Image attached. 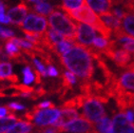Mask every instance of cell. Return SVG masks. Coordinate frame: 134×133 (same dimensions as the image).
I'll use <instances>...</instances> for the list:
<instances>
[{"label": "cell", "instance_id": "ffe728a7", "mask_svg": "<svg viewBox=\"0 0 134 133\" xmlns=\"http://www.w3.org/2000/svg\"><path fill=\"white\" fill-rule=\"evenodd\" d=\"M34 10L35 13H37L40 15L46 16L48 14H49L51 13H52L54 10L53 6H52L49 3L47 2H40L37 4H34Z\"/></svg>", "mask_w": 134, "mask_h": 133}, {"label": "cell", "instance_id": "7c38bea8", "mask_svg": "<svg viewBox=\"0 0 134 133\" xmlns=\"http://www.w3.org/2000/svg\"><path fill=\"white\" fill-rule=\"evenodd\" d=\"M117 90L134 91V69H127V70L117 79Z\"/></svg>", "mask_w": 134, "mask_h": 133}, {"label": "cell", "instance_id": "4fadbf2b", "mask_svg": "<svg viewBox=\"0 0 134 133\" xmlns=\"http://www.w3.org/2000/svg\"><path fill=\"white\" fill-rule=\"evenodd\" d=\"M77 117H79V113L74 108H62V110L60 111L59 118L52 125L53 128H60L65 124H67L68 122L71 121L72 119H75Z\"/></svg>", "mask_w": 134, "mask_h": 133}, {"label": "cell", "instance_id": "7402d4cb", "mask_svg": "<svg viewBox=\"0 0 134 133\" xmlns=\"http://www.w3.org/2000/svg\"><path fill=\"white\" fill-rule=\"evenodd\" d=\"M86 0H63V4L57 8L64 10H77L85 4Z\"/></svg>", "mask_w": 134, "mask_h": 133}, {"label": "cell", "instance_id": "9a60e30c", "mask_svg": "<svg viewBox=\"0 0 134 133\" xmlns=\"http://www.w3.org/2000/svg\"><path fill=\"white\" fill-rule=\"evenodd\" d=\"M99 17L101 18V20L103 21L104 24H105L107 27H108L110 30L113 31V32H115V31H119V30L122 29L121 20L118 19L115 15H113L111 12L101 13Z\"/></svg>", "mask_w": 134, "mask_h": 133}, {"label": "cell", "instance_id": "ac0fdd59", "mask_svg": "<svg viewBox=\"0 0 134 133\" xmlns=\"http://www.w3.org/2000/svg\"><path fill=\"white\" fill-rule=\"evenodd\" d=\"M122 30L126 34L134 37V15L132 13H126L122 19Z\"/></svg>", "mask_w": 134, "mask_h": 133}, {"label": "cell", "instance_id": "d4e9b609", "mask_svg": "<svg viewBox=\"0 0 134 133\" xmlns=\"http://www.w3.org/2000/svg\"><path fill=\"white\" fill-rule=\"evenodd\" d=\"M20 95L21 92L14 87V85L0 88V97H18Z\"/></svg>", "mask_w": 134, "mask_h": 133}, {"label": "cell", "instance_id": "30bf717a", "mask_svg": "<svg viewBox=\"0 0 134 133\" xmlns=\"http://www.w3.org/2000/svg\"><path fill=\"white\" fill-rule=\"evenodd\" d=\"M96 38L95 30L90 25L84 23H77V31H76V43L86 47L92 45L94 39Z\"/></svg>", "mask_w": 134, "mask_h": 133}, {"label": "cell", "instance_id": "836d02e7", "mask_svg": "<svg viewBox=\"0 0 134 133\" xmlns=\"http://www.w3.org/2000/svg\"><path fill=\"white\" fill-rule=\"evenodd\" d=\"M41 73L37 70L36 69H34V77H35V84L39 85V84H41L42 82V79H41Z\"/></svg>", "mask_w": 134, "mask_h": 133}, {"label": "cell", "instance_id": "e575fe53", "mask_svg": "<svg viewBox=\"0 0 134 133\" xmlns=\"http://www.w3.org/2000/svg\"><path fill=\"white\" fill-rule=\"evenodd\" d=\"M0 23L10 24V19H9L8 15H5L4 13H0Z\"/></svg>", "mask_w": 134, "mask_h": 133}, {"label": "cell", "instance_id": "9c48e42d", "mask_svg": "<svg viewBox=\"0 0 134 133\" xmlns=\"http://www.w3.org/2000/svg\"><path fill=\"white\" fill-rule=\"evenodd\" d=\"M110 133H134V125L127 120L125 112L120 111L113 115Z\"/></svg>", "mask_w": 134, "mask_h": 133}, {"label": "cell", "instance_id": "83f0119b", "mask_svg": "<svg viewBox=\"0 0 134 133\" xmlns=\"http://www.w3.org/2000/svg\"><path fill=\"white\" fill-rule=\"evenodd\" d=\"M14 87L17 88L21 93H28V94H31L32 92L35 90L34 87H29L27 85H15L14 84Z\"/></svg>", "mask_w": 134, "mask_h": 133}, {"label": "cell", "instance_id": "5b68a950", "mask_svg": "<svg viewBox=\"0 0 134 133\" xmlns=\"http://www.w3.org/2000/svg\"><path fill=\"white\" fill-rule=\"evenodd\" d=\"M83 116L86 117L93 124L97 123L106 116V110L102 103L92 96H87L83 104Z\"/></svg>", "mask_w": 134, "mask_h": 133}, {"label": "cell", "instance_id": "2e32d148", "mask_svg": "<svg viewBox=\"0 0 134 133\" xmlns=\"http://www.w3.org/2000/svg\"><path fill=\"white\" fill-rule=\"evenodd\" d=\"M34 129V125L31 122L19 120V122L13 124L4 133H31Z\"/></svg>", "mask_w": 134, "mask_h": 133}, {"label": "cell", "instance_id": "44dd1931", "mask_svg": "<svg viewBox=\"0 0 134 133\" xmlns=\"http://www.w3.org/2000/svg\"><path fill=\"white\" fill-rule=\"evenodd\" d=\"M96 130L99 133H110L111 131V120L108 116H105L98 121L95 125Z\"/></svg>", "mask_w": 134, "mask_h": 133}, {"label": "cell", "instance_id": "6da1fadb", "mask_svg": "<svg viewBox=\"0 0 134 133\" xmlns=\"http://www.w3.org/2000/svg\"><path fill=\"white\" fill-rule=\"evenodd\" d=\"M59 60L69 71L82 80H91L94 73V66L92 57L86 46L75 43L71 49L59 57Z\"/></svg>", "mask_w": 134, "mask_h": 133}, {"label": "cell", "instance_id": "3957f363", "mask_svg": "<svg viewBox=\"0 0 134 133\" xmlns=\"http://www.w3.org/2000/svg\"><path fill=\"white\" fill-rule=\"evenodd\" d=\"M49 24L52 29L63 34L69 40L76 43L77 23L73 22L68 14L59 10H53L49 14Z\"/></svg>", "mask_w": 134, "mask_h": 133}, {"label": "cell", "instance_id": "cb8c5ba5", "mask_svg": "<svg viewBox=\"0 0 134 133\" xmlns=\"http://www.w3.org/2000/svg\"><path fill=\"white\" fill-rule=\"evenodd\" d=\"M92 47L94 49H96L100 53L103 54V52L106 51L107 49H108L109 47V41L108 39L105 38L103 36H98L94 39V41L92 43Z\"/></svg>", "mask_w": 134, "mask_h": 133}, {"label": "cell", "instance_id": "8d00e7d4", "mask_svg": "<svg viewBox=\"0 0 134 133\" xmlns=\"http://www.w3.org/2000/svg\"><path fill=\"white\" fill-rule=\"evenodd\" d=\"M132 13V14H133V15H134V8H133V9H132V10H131V13Z\"/></svg>", "mask_w": 134, "mask_h": 133}, {"label": "cell", "instance_id": "d590c367", "mask_svg": "<svg viewBox=\"0 0 134 133\" xmlns=\"http://www.w3.org/2000/svg\"><path fill=\"white\" fill-rule=\"evenodd\" d=\"M22 1H27V2H34L35 3V4H37V3H40V2H43V0H22Z\"/></svg>", "mask_w": 134, "mask_h": 133}, {"label": "cell", "instance_id": "8992f818", "mask_svg": "<svg viewBox=\"0 0 134 133\" xmlns=\"http://www.w3.org/2000/svg\"><path fill=\"white\" fill-rule=\"evenodd\" d=\"M103 54H105L108 58L111 59L114 62L118 68L121 69H126L132 59V55L126 49H122L117 46L114 40L109 41V47L104 51Z\"/></svg>", "mask_w": 134, "mask_h": 133}, {"label": "cell", "instance_id": "e0dca14e", "mask_svg": "<svg viewBox=\"0 0 134 133\" xmlns=\"http://www.w3.org/2000/svg\"><path fill=\"white\" fill-rule=\"evenodd\" d=\"M85 99L86 95L81 93L80 95H77V96L70 98L68 101L64 102V104L61 106V108H74V109L75 108H82Z\"/></svg>", "mask_w": 134, "mask_h": 133}, {"label": "cell", "instance_id": "d6a6232c", "mask_svg": "<svg viewBox=\"0 0 134 133\" xmlns=\"http://www.w3.org/2000/svg\"><path fill=\"white\" fill-rule=\"evenodd\" d=\"M10 113H13V112L7 108V106H6V107H0V118L4 117V116H6V115H9Z\"/></svg>", "mask_w": 134, "mask_h": 133}, {"label": "cell", "instance_id": "4dcf8cb0", "mask_svg": "<svg viewBox=\"0 0 134 133\" xmlns=\"http://www.w3.org/2000/svg\"><path fill=\"white\" fill-rule=\"evenodd\" d=\"M7 108H9V109L12 111V112H14V111H16V110H22L25 108V107L24 106H22L21 104H19V103H10V104H9L8 106H7Z\"/></svg>", "mask_w": 134, "mask_h": 133}, {"label": "cell", "instance_id": "d6986e66", "mask_svg": "<svg viewBox=\"0 0 134 133\" xmlns=\"http://www.w3.org/2000/svg\"><path fill=\"white\" fill-rule=\"evenodd\" d=\"M17 121L19 120H17L14 113H10L8 115V117L6 118H0V133H4Z\"/></svg>", "mask_w": 134, "mask_h": 133}, {"label": "cell", "instance_id": "f546056e", "mask_svg": "<svg viewBox=\"0 0 134 133\" xmlns=\"http://www.w3.org/2000/svg\"><path fill=\"white\" fill-rule=\"evenodd\" d=\"M55 108V105L53 103L49 102V101H46V102H43L41 104H39L37 106H34V109H41V108Z\"/></svg>", "mask_w": 134, "mask_h": 133}, {"label": "cell", "instance_id": "484cf974", "mask_svg": "<svg viewBox=\"0 0 134 133\" xmlns=\"http://www.w3.org/2000/svg\"><path fill=\"white\" fill-rule=\"evenodd\" d=\"M23 74H24V83L26 85L31 84L34 79V75L32 74V72H31V66H29L27 65L23 69Z\"/></svg>", "mask_w": 134, "mask_h": 133}, {"label": "cell", "instance_id": "603a6c76", "mask_svg": "<svg viewBox=\"0 0 134 133\" xmlns=\"http://www.w3.org/2000/svg\"><path fill=\"white\" fill-rule=\"evenodd\" d=\"M13 75V66L9 62L0 63V81L8 80Z\"/></svg>", "mask_w": 134, "mask_h": 133}, {"label": "cell", "instance_id": "1f68e13d", "mask_svg": "<svg viewBox=\"0 0 134 133\" xmlns=\"http://www.w3.org/2000/svg\"><path fill=\"white\" fill-rule=\"evenodd\" d=\"M47 72H48V75H49V76H52V77L58 76V70H57L52 65H49V66H48V70H47Z\"/></svg>", "mask_w": 134, "mask_h": 133}, {"label": "cell", "instance_id": "8fae6325", "mask_svg": "<svg viewBox=\"0 0 134 133\" xmlns=\"http://www.w3.org/2000/svg\"><path fill=\"white\" fill-rule=\"evenodd\" d=\"M28 12L29 7L26 5V3L22 1V3L18 4L14 8L9 10L7 15H8L9 19H10V23L20 27L21 24L23 23L24 19L26 18Z\"/></svg>", "mask_w": 134, "mask_h": 133}, {"label": "cell", "instance_id": "277c9868", "mask_svg": "<svg viewBox=\"0 0 134 133\" xmlns=\"http://www.w3.org/2000/svg\"><path fill=\"white\" fill-rule=\"evenodd\" d=\"M56 128L58 133H99L96 130L95 125H93L92 122H90L83 115L72 119L64 125Z\"/></svg>", "mask_w": 134, "mask_h": 133}, {"label": "cell", "instance_id": "52a82bcc", "mask_svg": "<svg viewBox=\"0 0 134 133\" xmlns=\"http://www.w3.org/2000/svg\"><path fill=\"white\" fill-rule=\"evenodd\" d=\"M20 28L22 31H32V32L44 34L48 30V21L46 17L40 14L30 13L24 19Z\"/></svg>", "mask_w": 134, "mask_h": 133}, {"label": "cell", "instance_id": "4316f807", "mask_svg": "<svg viewBox=\"0 0 134 133\" xmlns=\"http://www.w3.org/2000/svg\"><path fill=\"white\" fill-rule=\"evenodd\" d=\"M13 36H14V32L12 30L4 29V28L1 29V31H0V39L6 41L7 39L10 38V37H13Z\"/></svg>", "mask_w": 134, "mask_h": 133}, {"label": "cell", "instance_id": "f1b7e54d", "mask_svg": "<svg viewBox=\"0 0 134 133\" xmlns=\"http://www.w3.org/2000/svg\"><path fill=\"white\" fill-rule=\"evenodd\" d=\"M45 94H46V90H45L43 87H40V88H37V90H34L31 94V97L30 98H31V100H36V99H39V98L45 96Z\"/></svg>", "mask_w": 134, "mask_h": 133}, {"label": "cell", "instance_id": "7a4b0ae2", "mask_svg": "<svg viewBox=\"0 0 134 133\" xmlns=\"http://www.w3.org/2000/svg\"><path fill=\"white\" fill-rule=\"evenodd\" d=\"M70 18L76 20L77 22H83L92 27L94 30L98 31L103 37L109 39L111 36V30L107 27L101 18L96 14L93 10L88 4H84L81 8L77 10H64Z\"/></svg>", "mask_w": 134, "mask_h": 133}, {"label": "cell", "instance_id": "ba28073f", "mask_svg": "<svg viewBox=\"0 0 134 133\" xmlns=\"http://www.w3.org/2000/svg\"><path fill=\"white\" fill-rule=\"evenodd\" d=\"M34 124L37 126H47L55 123L60 116V110L56 108H44V109H35Z\"/></svg>", "mask_w": 134, "mask_h": 133}, {"label": "cell", "instance_id": "5bb4252c", "mask_svg": "<svg viewBox=\"0 0 134 133\" xmlns=\"http://www.w3.org/2000/svg\"><path fill=\"white\" fill-rule=\"evenodd\" d=\"M86 3L99 14L108 13L112 8V0H86Z\"/></svg>", "mask_w": 134, "mask_h": 133}]
</instances>
